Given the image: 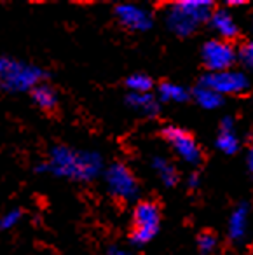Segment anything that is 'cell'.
<instances>
[{
	"label": "cell",
	"instance_id": "cell-3",
	"mask_svg": "<svg viewBox=\"0 0 253 255\" xmlns=\"http://www.w3.org/2000/svg\"><path fill=\"white\" fill-rule=\"evenodd\" d=\"M213 2L210 0H178L173 2L166 12V25L180 37L190 35L201 23L211 18Z\"/></svg>",
	"mask_w": 253,
	"mask_h": 255
},
{
	"label": "cell",
	"instance_id": "cell-16",
	"mask_svg": "<svg viewBox=\"0 0 253 255\" xmlns=\"http://www.w3.org/2000/svg\"><path fill=\"white\" fill-rule=\"evenodd\" d=\"M194 98H196V102L206 110L218 109V107L222 105V102H224V96L218 95L217 91H213V89L206 88V86H203V84L194 91Z\"/></svg>",
	"mask_w": 253,
	"mask_h": 255
},
{
	"label": "cell",
	"instance_id": "cell-22",
	"mask_svg": "<svg viewBox=\"0 0 253 255\" xmlns=\"http://www.w3.org/2000/svg\"><path fill=\"white\" fill-rule=\"evenodd\" d=\"M107 254H109V255H131L126 248H121V247H117V245L109 247V252H107Z\"/></svg>",
	"mask_w": 253,
	"mask_h": 255
},
{
	"label": "cell",
	"instance_id": "cell-18",
	"mask_svg": "<svg viewBox=\"0 0 253 255\" xmlns=\"http://www.w3.org/2000/svg\"><path fill=\"white\" fill-rule=\"evenodd\" d=\"M126 86L129 88V93H150L152 79L145 74H133L126 79Z\"/></svg>",
	"mask_w": 253,
	"mask_h": 255
},
{
	"label": "cell",
	"instance_id": "cell-1",
	"mask_svg": "<svg viewBox=\"0 0 253 255\" xmlns=\"http://www.w3.org/2000/svg\"><path fill=\"white\" fill-rule=\"evenodd\" d=\"M103 171V157L96 150H77L54 145L46 163L35 166V173H49L75 182H91Z\"/></svg>",
	"mask_w": 253,
	"mask_h": 255
},
{
	"label": "cell",
	"instance_id": "cell-7",
	"mask_svg": "<svg viewBox=\"0 0 253 255\" xmlns=\"http://www.w3.org/2000/svg\"><path fill=\"white\" fill-rule=\"evenodd\" d=\"M201 56L210 72H224L229 70L236 61V49L227 40L213 39L203 46Z\"/></svg>",
	"mask_w": 253,
	"mask_h": 255
},
{
	"label": "cell",
	"instance_id": "cell-9",
	"mask_svg": "<svg viewBox=\"0 0 253 255\" xmlns=\"http://www.w3.org/2000/svg\"><path fill=\"white\" fill-rule=\"evenodd\" d=\"M114 12L121 25L133 32H145V30L152 28V23H154L147 9L136 4H119L116 5Z\"/></svg>",
	"mask_w": 253,
	"mask_h": 255
},
{
	"label": "cell",
	"instance_id": "cell-15",
	"mask_svg": "<svg viewBox=\"0 0 253 255\" xmlns=\"http://www.w3.org/2000/svg\"><path fill=\"white\" fill-rule=\"evenodd\" d=\"M152 168H154V171L157 173V177L161 178V182L166 187H171V185H175L176 180H178L175 166H173L166 157H161V156L154 157V159H152Z\"/></svg>",
	"mask_w": 253,
	"mask_h": 255
},
{
	"label": "cell",
	"instance_id": "cell-12",
	"mask_svg": "<svg viewBox=\"0 0 253 255\" xmlns=\"http://www.w3.org/2000/svg\"><path fill=\"white\" fill-rule=\"evenodd\" d=\"M126 103L129 109L143 114V116H155L159 112L157 98L150 93H129L126 96Z\"/></svg>",
	"mask_w": 253,
	"mask_h": 255
},
{
	"label": "cell",
	"instance_id": "cell-20",
	"mask_svg": "<svg viewBox=\"0 0 253 255\" xmlns=\"http://www.w3.org/2000/svg\"><path fill=\"white\" fill-rule=\"evenodd\" d=\"M197 247H199V252L203 255L211 254V252L217 248V238H215L213 234H210V233L201 234L199 240H197Z\"/></svg>",
	"mask_w": 253,
	"mask_h": 255
},
{
	"label": "cell",
	"instance_id": "cell-14",
	"mask_svg": "<svg viewBox=\"0 0 253 255\" xmlns=\"http://www.w3.org/2000/svg\"><path fill=\"white\" fill-rule=\"evenodd\" d=\"M30 96H32V102L42 110H54L58 105L56 91H54L49 84H46V82H42V84H39L37 88H33Z\"/></svg>",
	"mask_w": 253,
	"mask_h": 255
},
{
	"label": "cell",
	"instance_id": "cell-5",
	"mask_svg": "<svg viewBox=\"0 0 253 255\" xmlns=\"http://www.w3.org/2000/svg\"><path fill=\"white\" fill-rule=\"evenodd\" d=\"M103 180L114 198L121 201H134L138 198V182L133 171L123 163H114L103 171Z\"/></svg>",
	"mask_w": 253,
	"mask_h": 255
},
{
	"label": "cell",
	"instance_id": "cell-24",
	"mask_svg": "<svg viewBox=\"0 0 253 255\" xmlns=\"http://www.w3.org/2000/svg\"><path fill=\"white\" fill-rule=\"evenodd\" d=\"M197 184H199V177H197V175H190V177H189V185H190V187H196Z\"/></svg>",
	"mask_w": 253,
	"mask_h": 255
},
{
	"label": "cell",
	"instance_id": "cell-17",
	"mask_svg": "<svg viewBox=\"0 0 253 255\" xmlns=\"http://www.w3.org/2000/svg\"><path fill=\"white\" fill-rule=\"evenodd\" d=\"M157 95L162 102H185L189 93H187L185 88H182L180 84H175V82H162L157 89Z\"/></svg>",
	"mask_w": 253,
	"mask_h": 255
},
{
	"label": "cell",
	"instance_id": "cell-23",
	"mask_svg": "<svg viewBox=\"0 0 253 255\" xmlns=\"http://www.w3.org/2000/svg\"><path fill=\"white\" fill-rule=\"evenodd\" d=\"M246 163H248L250 171H253V143L250 145L248 152H246Z\"/></svg>",
	"mask_w": 253,
	"mask_h": 255
},
{
	"label": "cell",
	"instance_id": "cell-19",
	"mask_svg": "<svg viewBox=\"0 0 253 255\" xmlns=\"http://www.w3.org/2000/svg\"><path fill=\"white\" fill-rule=\"evenodd\" d=\"M23 212L19 208H11L0 217V231H11L21 222Z\"/></svg>",
	"mask_w": 253,
	"mask_h": 255
},
{
	"label": "cell",
	"instance_id": "cell-13",
	"mask_svg": "<svg viewBox=\"0 0 253 255\" xmlns=\"http://www.w3.org/2000/svg\"><path fill=\"white\" fill-rule=\"evenodd\" d=\"M248 227V208L245 205H239L229 219V236L234 241H241L246 234Z\"/></svg>",
	"mask_w": 253,
	"mask_h": 255
},
{
	"label": "cell",
	"instance_id": "cell-25",
	"mask_svg": "<svg viewBox=\"0 0 253 255\" xmlns=\"http://www.w3.org/2000/svg\"><path fill=\"white\" fill-rule=\"evenodd\" d=\"M243 4H245L243 0H231V2H229V5H232V7H236V5H243Z\"/></svg>",
	"mask_w": 253,
	"mask_h": 255
},
{
	"label": "cell",
	"instance_id": "cell-4",
	"mask_svg": "<svg viewBox=\"0 0 253 255\" xmlns=\"http://www.w3.org/2000/svg\"><path fill=\"white\" fill-rule=\"evenodd\" d=\"M161 215L159 208L150 201H141L133 210V231H131V243L145 245L152 241L157 234Z\"/></svg>",
	"mask_w": 253,
	"mask_h": 255
},
{
	"label": "cell",
	"instance_id": "cell-2",
	"mask_svg": "<svg viewBox=\"0 0 253 255\" xmlns=\"http://www.w3.org/2000/svg\"><path fill=\"white\" fill-rule=\"evenodd\" d=\"M44 79H47L44 68L9 54H0V91L7 95L32 93L33 88L42 84Z\"/></svg>",
	"mask_w": 253,
	"mask_h": 255
},
{
	"label": "cell",
	"instance_id": "cell-21",
	"mask_svg": "<svg viewBox=\"0 0 253 255\" xmlns=\"http://www.w3.org/2000/svg\"><path fill=\"white\" fill-rule=\"evenodd\" d=\"M239 60L243 61V65H245L246 68L253 70V40L246 42L245 46L241 47V51H239Z\"/></svg>",
	"mask_w": 253,
	"mask_h": 255
},
{
	"label": "cell",
	"instance_id": "cell-10",
	"mask_svg": "<svg viewBox=\"0 0 253 255\" xmlns=\"http://www.w3.org/2000/svg\"><path fill=\"white\" fill-rule=\"evenodd\" d=\"M210 23H211V28L222 37V40H227V42L229 39H234L239 32L234 18L227 11H215L210 18Z\"/></svg>",
	"mask_w": 253,
	"mask_h": 255
},
{
	"label": "cell",
	"instance_id": "cell-8",
	"mask_svg": "<svg viewBox=\"0 0 253 255\" xmlns=\"http://www.w3.org/2000/svg\"><path fill=\"white\" fill-rule=\"evenodd\" d=\"M164 138L169 142V145L173 147V150L176 152V156L180 159H183L189 164H196L201 157V150L197 142L194 140V136H190L185 129L176 126H168L162 131Z\"/></svg>",
	"mask_w": 253,
	"mask_h": 255
},
{
	"label": "cell",
	"instance_id": "cell-6",
	"mask_svg": "<svg viewBox=\"0 0 253 255\" xmlns=\"http://www.w3.org/2000/svg\"><path fill=\"white\" fill-rule=\"evenodd\" d=\"M201 84L206 88L217 91L218 95H239L246 91L250 86V81L241 70H224V72H210L204 75Z\"/></svg>",
	"mask_w": 253,
	"mask_h": 255
},
{
	"label": "cell",
	"instance_id": "cell-11",
	"mask_svg": "<svg viewBox=\"0 0 253 255\" xmlns=\"http://www.w3.org/2000/svg\"><path fill=\"white\" fill-rule=\"evenodd\" d=\"M217 147L224 154H236L239 149V140L234 133V123H232L231 117H225L220 124V131L217 136Z\"/></svg>",
	"mask_w": 253,
	"mask_h": 255
}]
</instances>
